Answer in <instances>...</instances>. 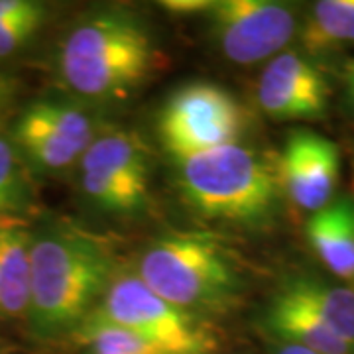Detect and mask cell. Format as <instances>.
<instances>
[{
    "mask_svg": "<svg viewBox=\"0 0 354 354\" xmlns=\"http://www.w3.org/2000/svg\"><path fill=\"white\" fill-rule=\"evenodd\" d=\"M114 278L113 256L97 236L73 225L32 232L28 321L38 335L73 330L101 304Z\"/></svg>",
    "mask_w": 354,
    "mask_h": 354,
    "instance_id": "6da1fadb",
    "label": "cell"
},
{
    "mask_svg": "<svg viewBox=\"0 0 354 354\" xmlns=\"http://www.w3.org/2000/svg\"><path fill=\"white\" fill-rule=\"evenodd\" d=\"M158 57L152 30L140 16L124 8H99L65 32L57 73L83 99L124 101L150 79Z\"/></svg>",
    "mask_w": 354,
    "mask_h": 354,
    "instance_id": "7a4b0ae2",
    "label": "cell"
},
{
    "mask_svg": "<svg viewBox=\"0 0 354 354\" xmlns=\"http://www.w3.org/2000/svg\"><path fill=\"white\" fill-rule=\"evenodd\" d=\"M176 169L183 201L203 218L244 228L276 221L283 191L264 153L228 144L176 160Z\"/></svg>",
    "mask_w": 354,
    "mask_h": 354,
    "instance_id": "3957f363",
    "label": "cell"
},
{
    "mask_svg": "<svg viewBox=\"0 0 354 354\" xmlns=\"http://www.w3.org/2000/svg\"><path fill=\"white\" fill-rule=\"evenodd\" d=\"M136 276L187 313L227 311L241 295V278L227 252L199 234H167L152 242L140 256Z\"/></svg>",
    "mask_w": 354,
    "mask_h": 354,
    "instance_id": "277c9868",
    "label": "cell"
},
{
    "mask_svg": "<svg viewBox=\"0 0 354 354\" xmlns=\"http://www.w3.org/2000/svg\"><path fill=\"white\" fill-rule=\"evenodd\" d=\"M81 191L95 209L114 216L140 213L150 197V156L136 132L97 134L79 160Z\"/></svg>",
    "mask_w": 354,
    "mask_h": 354,
    "instance_id": "5b68a950",
    "label": "cell"
},
{
    "mask_svg": "<svg viewBox=\"0 0 354 354\" xmlns=\"http://www.w3.org/2000/svg\"><path fill=\"white\" fill-rule=\"evenodd\" d=\"M88 319L132 330L179 354H211L216 346L197 317L167 304L136 274L114 276Z\"/></svg>",
    "mask_w": 354,
    "mask_h": 354,
    "instance_id": "8992f818",
    "label": "cell"
},
{
    "mask_svg": "<svg viewBox=\"0 0 354 354\" xmlns=\"http://www.w3.org/2000/svg\"><path fill=\"white\" fill-rule=\"evenodd\" d=\"M246 114L236 97L215 83H189L167 97L158 114V136L174 162L239 144Z\"/></svg>",
    "mask_w": 354,
    "mask_h": 354,
    "instance_id": "52a82bcc",
    "label": "cell"
},
{
    "mask_svg": "<svg viewBox=\"0 0 354 354\" xmlns=\"http://www.w3.org/2000/svg\"><path fill=\"white\" fill-rule=\"evenodd\" d=\"M203 16L223 55L239 65L276 57L299 30L293 4L276 0H213Z\"/></svg>",
    "mask_w": 354,
    "mask_h": 354,
    "instance_id": "ba28073f",
    "label": "cell"
},
{
    "mask_svg": "<svg viewBox=\"0 0 354 354\" xmlns=\"http://www.w3.org/2000/svg\"><path fill=\"white\" fill-rule=\"evenodd\" d=\"M97 128L91 114L71 102L36 101L14 122L10 140L26 164L39 171H64L79 164Z\"/></svg>",
    "mask_w": 354,
    "mask_h": 354,
    "instance_id": "9c48e42d",
    "label": "cell"
},
{
    "mask_svg": "<svg viewBox=\"0 0 354 354\" xmlns=\"http://www.w3.org/2000/svg\"><path fill=\"white\" fill-rule=\"evenodd\" d=\"M281 191L307 213L327 207L341 177V152L335 142L313 130H293L278 160Z\"/></svg>",
    "mask_w": 354,
    "mask_h": 354,
    "instance_id": "30bf717a",
    "label": "cell"
},
{
    "mask_svg": "<svg viewBox=\"0 0 354 354\" xmlns=\"http://www.w3.org/2000/svg\"><path fill=\"white\" fill-rule=\"evenodd\" d=\"M256 99L272 120H315L329 109V83L297 51H281L258 79Z\"/></svg>",
    "mask_w": 354,
    "mask_h": 354,
    "instance_id": "8fae6325",
    "label": "cell"
},
{
    "mask_svg": "<svg viewBox=\"0 0 354 354\" xmlns=\"http://www.w3.org/2000/svg\"><path fill=\"white\" fill-rule=\"evenodd\" d=\"M264 323L279 339L317 354H354V344L330 330L321 317L286 288L270 301Z\"/></svg>",
    "mask_w": 354,
    "mask_h": 354,
    "instance_id": "7c38bea8",
    "label": "cell"
},
{
    "mask_svg": "<svg viewBox=\"0 0 354 354\" xmlns=\"http://www.w3.org/2000/svg\"><path fill=\"white\" fill-rule=\"evenodd\" d=\"M307 241L337 278L354 283V201L333 199L307 218Z\"/></svg>",
    "mask_w": 354,
    "mask_h": 354,
    "instance_id": "4fadbf2b",
    "label": "cell"
},
{
    "mask_svg": "<svg viewBox=\"0 0 354 354\" xmlns=\"http://www.w3.org/2000/svg\"><path fill=\"white\" fill-rule=\"evenodd\" d=\"M32 232L20 221L0 223V319L28 317Z\"/></svg>",
    "mask_w": 354,
    "mask_h": 354,
    "instance_id": "5bb4252c",
    "label": "cell"
},
{
    "mask_svg": "<svg viewBox=\"0 0 354 354\" xmlns=\"http://www.w3.org/2000/svg\"><path fill=\"white\" fill-rule=\"evenodd\" d=\"M286 290L291 291L299 301L319 315L330 330L341 339L354 344V290L325 279L304 278L290 279Z\"/></svg>",
    "mask_w": 354,
    "mask_h": 354,
    "instance_id": "9a60e30c",
    "label": "cell"
},
{
    "mask_svg": "<svg viewBox=\"0 0 354 354\" xmlns=\"http://www.w3.org/2000/svg\"><path fill=\"white\" fill-rule=\"evenodd\" d=\"M299 41L309 53H325L354 44V0H319L301 26Z\"/></svg>",
    "mask_w": 354,
    "mask_h": 354,
    "instance_id": "2e32d148",
    "label": "cell"
},
{
    "mask_svg": "<svg viewBox=\"0 0 354 354\" xmlns=\"http://www.w3.org/2000/svg\"><path fill=\"white\" fill-rule=\"evenodd\" d=\"M73 337L87 348L111 354H179L132 330L88 317L73 330Z\"/></svg>",
    "mask_w": 354,
    "mask_h": 354,
    "instance_id": "e0dca14e",
    "label": "cell"
},
{
    "mask_svg": "<svg viewBox=\"0 0 354 354\" xmlns=\"http://www.w3.org/2000/svg\"><path fill=\"white\" fill-rule=\"evenodd\" d=\"M30 201L24 160L14 148L10 136L0 138V223L10 221Z\"/></svg>",
    "mask_w": 354,
    "mask_h": 354,
    "instance_id": "ac0fdd59",
    "label": "cell"
},
{
    "mask_svg": "<svg viewBox=\"0 0 354 354\" xmlns=\"http://www.w3.org/2000/svg\"><path fill=\"white\" fill-rule=\"evenodd\" d=\"M46 4L36 2L32 10L20 16L0 18V57H10L12 53L22 50L46 22Z\"/></svg>",
    "mask_w": 354,
    "mask_h": 354,
    "instance_id": "d6986e66",
    "label": "cell"
},
{
    "mask_svg": "<svg viewBox=\"0 0 354 354\" xmlns=\"http://www.w3.org/2000/svg\"><path fill=\"white\" fill-rule=\"evenodd\" d=\"M165 12L177 16H191V14H205L211 8V0H165L160 2Z\"/></svg>",
    "mask_w": 354,
    "mask_h": 354,
    "instance_id": "ffe728a7",
    "label": "cell"
},
{
    "mask_svg": "<svg viewBox=\"0 0 354 354\" xmlns=\"http://www.w3.org/2000/svg\"><path fill=\"white\" fill-rule=\"evenodd\" d=\"M14 93H16V83L10 75L0 71V106L12 104Z\"/></svg>",
    "mask_w": 354,
    "mask_h": 354,
    "instance_id": "44dd1931",
    "label": "cell"
},
{
    "mask_svg": "<svg viewBox=\"0 0 354 354\" xmlns=\"http://www.w3.org/2000/svg\"><path fill=\"white\" fill-rule=\"evenodd\" d=\"M344 85H346V95H348V102L354 111V59H351L346 67H344Z\"/></svg>",
    "mask_w": 354,
    "mask_h": 354,
    "instance_id": "7402d4cb",
    "label": "cell"
},
{
    "mask_svg": "<svg viewBox=\"0 0 354 354\" xmlns=\"http://www.w3.org/2000/svg\"><path fill=\"white\" fill-rule=\"evenodd\" d=\"M8 122H10V104L0 106V138L8 136Z\"/></svg>",
    "mask_w": 354,
    "mask_h": 354,
    "instance_id": "603a6c76",
    "label": "cell"
},
{
    "mask_svg": "<svg viewBox=\"0 0 354 354\" xmlns=\"http://www.w3.org/2000/svg\"><path fill=\"white\" fill-rule=\"evenodd\" d=\"M85 354H111V353H102V351H93V348H87Z\"/></svg>",
    "mask_w": 354,
    "mask_h": 354,
    "instance_id": "cb8c5ba5",
    "label": "cell"
},
{
    "mask_svg": "<svg viewBox=\"0 0 354 354\" xmlns=\"http://www.w3.org/2000/svg\"><path fill=\"white\" fill-rule=\"evenodd\" d=\"M0 354H4V353H2V348H0Z\"/></svg>",
    "mask_w": 354,
    "mask_h": 354,
    "instance_id": "d4e9b609",
    "label": "cell"
}]
</instances>
